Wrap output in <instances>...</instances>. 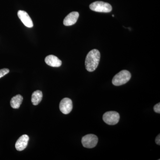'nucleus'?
I'll return each instance as SVG.
<instances>
[{
    "mask_svg": "<svg viewBox=\"0 0 160 160\" xmlns=\"http://www.w3.org/2000/svg\"><path fill=\"white\" fill-rule=\"evenodd\" d=\"M101 54L97 49H94L89 51L86 56L85 66L87 71L92 72L97 68L99 63Z\"/></svg>",
    "mask_w": 160,
    "mask_h": 160,
    "instance_id": "obj_1",
    "label": "nucleus"
},
{
    "mask_svg": "<svg viewBox=\"0 0 160 160\" xmlns=\"http://www.w3.org/2000/svg\"><path fill=\"white\" fill-rule=\"evenodd\" d=\"M131 78V73L129 71L123 70L114 76L112 80V83L115 86H122L128 82Z\"/></svg>",
    "mask_w": 160,
    "mask_h": 160,
    "instance_id": "obj_2",
    "label": "nucleus"
},
{
    "mask_svg": "<svg viewBox=\"0 0 160 160\" xmlns=\"http://www.w3.org/2000/svg\"><path fill=\"white\" fill-rule=\"evenodd\" d=\"M89 8L91 10L97 12H109L112 10V7L110 4L101 1L91 3Z\"/></svg>",
    "mask_w": 160,
    "mask_h": 160,
    "instance_id": "obj_3",
    "label": "nucleus"
},
{
    "mask_svg": "<svg viewBox=\"0 0 160 160\" xmlns=\"http://www.w3.org/2000/svg\"><path fill=\"white\" fill-rule=\"evenodd\" d=\"M104 122L109 125L118 124L120 120V115L116 111L107 112L103 116Z\"/></svg>",
    "mask_w": 160,
    "mask_h": 160,
    "instance_id": "obj_4",
    "label": "nucleus"
},
{
    "mask_svg": "<svg viewBox=\"0 0 160 160\" xmlns=\"http://www.w3.org/2000/svg\"><path fill=\"white\" fill-rule=\"evenodd\" d=\"M98 139L97 136L92 134H87L83 137L82 139L83 146L85 148L91 149L97 146Z\"/></svg>",
    "mask_w": 160,
    "mask_h": 160,
    "instance_id": "obj_5",
    "label": "nucleus"
},
{
    "mask_svg": "<svg viewBox=\"0 0 160 160\" xmlns=\"http://www.w3.org/2000/svg\"><path fill=\"white\" fill-rule=\"evenodd\" d=\"M59 108L63 114H69L72 110V101L69 98H64L60 102Z\"/></svg>",
    "mask_w": 160,
    "mask_h": 160,
    "instance_id": "obj_6",
    "label": "nucleus"
},
{
    "mask_svg": "<svg viewBox=\"0 0 160 160\" xmlns=\"http://www.w3.org/2000/svg\"><path fill=\"white\" fill-rule=\"evenodd\" d=\"M18 15L22 22L24 25L28 28H32L33 26V22L31 18L26 12L23 10H19Z\"/></svg>",
    "mask_w": 160,
    "mask_h": 160,
    "instance_id": "obj_7",
    "label": "nucleus"
},
{
    "mask_svg": "<svg viewBox=\"0 0 160 160\" xmlns=\"http://www.w3.org/2000/svg\"><path fill=\"white\" fill-rule=\"evenodd\" d=\"M29 141V137L27 135L24 134L19 138L15 144V148L18 151H21L24 150L27 145Z\"/></svg>",
    "mask_w": 160,
    "mask_h": 160,
    "instance_id": "obj_8",
    "label": "nucleus"
},
{
    "mask_svg": "<svg viewBox=\"0 0 160 160\" xmlns=\"http://www.w3.org/2000/svg\"><path fill=\"white\" fill-rule=\"evenodd\" d=\"M79 14L77 12H72L68 14L64 19L63 24L66 26H71L77 22Z\"/></svg>",
    "mask_w": 160,
    "mask_h": 160,
    "instance_id": "obj_9",
    "label": "nucleus"
},
{
    "mask_svg": "<svg viewBox=\"0 0 160 160\" xmlns=\"http://www.w3.org/2000/svg\"><path fill=\"white\" fill-rule=\"evenodd\" d=\"M45 61L46 64L51 67H60L62 64V61L53 55H50L46 57Z\"/></svg>",
    "mask_w": 160,
    "mask_h": 160,
    "instance_id": "obj_10",
    "label": "nucleus"
},
{
    "mask_svg": "<svg viewBox=\"0 0 160 160\" xmlns=\"http://www.w3.org/2000/svg\"><path fill=\"white\" fill-rule=\"evenodd\" d=\"M23 98L22 95L18 94L12 98L10 101V105L13 109H17L19 108L22 102Z\"/></svg>",
    "mask_w": 160,
    "mask_h": 160,
    "instance_id": "obj_11",
    "label": "nucleus"
},
{
    "mask_svg": "<svg viewBox=\"0 0 160 160\" xmlns=\"http://www.w3.org/2000/svg\"><path fill=\"white\" fill-rule=\"evenodd\" d=\"M42 92L40 90H36L32 93V95L31 101L34 106L38 105L42 99Z\"/></svg>",
    "mask_w": 160,
    "mask_h": 160,
    "instance_id": "obj_12",
    "label": "nucleus"
},
{
    "mask_svg": "<svg viewBox=\"0 0 160 160\" xmlns=\"http://www.w3.org/2000/svg\"><path fill=\"white\" fill-rule=\"evenodd\" d=\"M9 72V69H6V68L0 69V78L5 76L6 75L8 74Z\"/></svg>",
    "mask_w": 160,
    "mask_h": 160,
    "instance_id": "obj_13",
    "label": "nucleus"
},
{
    "mask_svg": "<svg viewBox=\"0 0 160 160\" xmlns=\"http://www.w3.org/2000/svg\"><path fill=\"white\" fill-rule=\"evenodd\" d=\"M153 110L157 113H160V103H159L155 105L153 107Z\"/></svg>",
    "mask_w": 160,
    "mask_h": 160,
    "instance_id": "obj_14",
    "label": "nucleus"
},
{
    "mask_svg": "<svg viewBox=\"0 0 160 160\" xmlns=\"http://www.w3.org/2000/svg\"><path fill=\"white\" fill-rule=\"evenodd\" d=\"M155 142L156 144L158 145H160V135H158L156 138Z\"/></svg>",
    "mask_w": 160,
    "mask_h": 160,
    "instance_id": "obj_15",
    "label": "nucleus"
}]
</instances>
